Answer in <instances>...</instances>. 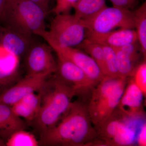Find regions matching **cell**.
Returning a JSON list of instances; mask_svg holds the SVG:
<instances>
[{
	"label": "cell",
	"instance_id": "cell-1",
	"mask_svg": "<svg viewBox=\"0 0 146 146\" xmlns=\"http://www.w3.org/2000/svg\"><path fill=\"white\" fill-rule=\"evenodd\" d=\"M87 109V101L82 98L72 103L56 125L40 136L39 145L48 146H94L98 138Z\"/></svg>",
	"mask_w": 146,
	"mask_h": 146
},
{
	"label": "cell",
	"instance_id": "cell-13",
	"mask_svg": "<svg viewBox=\"0 0 146 146\" xmlns=\"http://www.w3.org/2000/svg\"><path fill=\"white\" fill-rule=\"evenodd\" d=\"M143 94L131 77L127 78V82L117 108L127 115L132 117L146 116L143 101Z\"/></svg>",
	"mask_w": 146,
	"mask_h": 146
},
{
	"label": "cell",
	"instance_id": "cell-16",
	"mask_svg": "<svg viewBox=\"0 0 146 146\" xmlns=\"http://www.w3.org/2000/svg\"><path fill=\"white\" fill-rule=\"evenodd\" d=\"M25 96L11 106L14 114L31 123L39 112L42 100V90Z\"/></svg>",
	"mask_w": 146,
	"mask_h": 146
},
{
	"label": "cell",
	"instance_id": "cell-11",
	"mask_svg": "<svg viewBox=\"0 0 146 146\" xmlns=\"http://www.w3.org/2000/svg\"><path fill=\"white\" fill-rule=\"evenodd\" d=\"M51 47L57 56L70 60L95 83H98L104 76L95 60L85 52L74 47Z\"/></svg>",
	"mask_w": 146,
	"mask_h": 146
},
{
	"label": "cell",
	"instance_id": "cell-2",
	"mask_svg": "<svg viewBox=\"0 0 146 146\" xmlns=\"http://www.w3.org/2000/svg\"><path fill=\"white\" fill-rule=\"evenodd\" d=\"M42 100L37 115L31 123L43 135L54 127L67 112L76 92L54 74L42 90Z\"/></svg>",
	"mask_w": 146,
	"mask_h": 146
},
{
	"label": "cell",
	"instance_id": "cell-14",
	"mask_svg": "<svg viewBox=\"0 0 146 146\" xmlns=\"http://www.w3.org/2000/svg\"><path fill=\"white\" fill-rule=\"evenodd\" d=\"M100 44L117 48L138 42L136 31L121 28L104 33H94L86 30L85 38Z\"/></svg>",
	"mask_w": 146,
	"mask_h": 146
},
{
	"label": "cell",
	"instance_id": "cell-10",
	"mask_svg": "<svg viewBox=\"0 0 146 146\" xmlns=\"http://www.w3.org/2000/svg\"><path fill=\"white\" fill-rule=\"evenodd\" d=\"M50 76L27 74L0 95V104L12 106L28 94L39 92L44 88Z\"/></svg>",
	"mask_w": 146,
	"mask_h": 146
},
{
	"label": "cell",
	"instance_id": "cell-19",
	"mask_svg": "<svg viewBox=\"0 0 146 146\" xmlns=\"http://www.w3.org/2000/svg\"><path fill=\"white\" fill-rule=\"evenodd\" d=\"M19 65L0 61V95L13 86L21 79Z\"/></svg>",
	"mask_w": 146,
	"mask_h": 146
},
{
	"label": "cell",
	"instance_id": "cell-21",
	"mask_svg": "<svg viewBox=\"0 0 146 146\" xmlns=\"http://www.w3.org/2000/svg\"><path fill=\"white\" fill-rule=\"evenodd\" d=\"M78 46H80L95 60L103 74L104 76H107L104 51L102 45L84 39Z\"/></svg>",
	"mask_w": 146,
	"mask_h": 146
},
{
	"label": "cell",
	"instance_id": "cell-6",
	"mask_svg": "<svg viewBox=\"0 0 146 146\" xmlns=\"http://www.w3.org/2000/svg\"><path fill=\"white\" fill-rule=\"evenodd\" d=\"M145 120L146 116L132 117L117 108L103 122L95 127L98 138L94 146H110L111 143L122 138Z\"/></svg>",
	"mask_w": 146,
	"mask_h": 146
},
{
	"label": "cell",
	"instance_id": "cell-7",
	"mask_svg": "<svg viewBox=\"0 0 146 146\" xmlns=\"http://www.w3.org/2000/svg\"><path fill=\"white\" fill-rule=\"evenodd\" d=\"M83 21L86 31L94 33H104L117 27L135 29L132 10L116 7L106 6Z\"/></svg>",
	"mask_w": 146,
	"mask_h": 146
},
{
	"label": "cell",
	"instance_id": "cell-17",
	"mask_svg": "<svg viewBox=\"0 0 146 146\" xmlns=\"http://www.w3.org/2000/svg\"><path fill=\"white\" fill-rule=\"evenodd\" d=\"M26 125L23 120L14 114L11 106L0 104V137L5 142L13 132L25 129Z\"/></svg>",
	"mask_w": 146,
	"mask_h": 146
},
{
	"label": "cell",
	"instance_id": "cell-22",
	"mask_svg": "<svg viewBox=\"0 0 146 146\" xmlns=\"http://www.w3.org/2000/svg\"><path fill=\"white\" fill-rule=\"evenodd\" d=\"M39 141L34 134L25 129L13 132L5 142L7 146H38Z\"/></svg>",
	"mask_w": 146,
	"mask_h": 146
},
{
	"label": "cell",
	"instance_id": "cell-25",
	"mask_svg": "<svg viewBox=\"0 0 146 146\" xmlns=\"http://www.w3.org/2000/svg\"><path fill=\"white\" fill-rule=\"evenodd\" d=\"M77 0H56V4L52 11L56 14L69 13Z\"/></svg>",
	"mask_w": 146,
	"mask_h": 146
},
{
	"label": "cell",
	"instance_id": "cell-8",
	"mask_svg": "<svg viewBox=\"0 0 146 146\" xmlns=\"http://www.w3.org/2000/svg\"><path fill=\"white\" fill-rule=\"evenodd\" d=\"M57 57V69L54 74L73 87L79 98L89 99L91 91L97 84L70 60L60 56Z\"/></svg>",
	"mask_w": 146,
	"mask_h": 146
},
{
	"label": "cell",
	"instance_id": "cell-29",
	"mask_svg": "<svg viewBox=\"0 0 146 146\" xmlns=\"http://www.w3.org/2000/svg\"><path fill=\"white\" fill-rule=\"evenodd\" d=\"M6 0H0V18L2 14L3 10L5 6Z\"/></svg>",
	"mask_w": 146,
	"mask_h": 146
},
{
	"label": "cell",
	"instance_id": "cell-30",
	"mask_svg": "<svg viewBox=\"0 0 146 146\" xmlns=\"http://www.w3.org/2000/svg\"><path fill=\"white\" fill-rule=\"evenodd\" d=\"M5 141H4L2 138L0 137V146H5Z\"/></svg>",
	"mask_w": 146,
	"mask_h": 146
},
{
	"label": "cell",
	"instance_id": "cell-26",
	"mask_svg": "<svg viewBox=\"0 0 146 146\" xmlns=\"http://www.w3.org/2000/svg\"><path fill=\"white\" fill-rule=\"evenodd\" d=\"M139 0H110L113 6L131 10L138 5Z\"/></svg>",
	"mask_w": 146,
	"mask_h": 146
},
{
	"label": "cell",
	"instance_id": "cell-9",
	"mask_svg": "<svg viewBox=\"0 0 146 146\" xmlns=\"http://www.w3.org/2000/svg\"><path fill=\"white\" fill-rule=\"evenodd\" d=\"M52 50L48 44L33 43L25 54L27 74H54L57 69V62L53 55Z\"/></svg>",
	"mask_w": 146,
	"mask_h": 146
},
{
	"label": "cell",
	"instance_id": "cell-18",
	"mask_svg": "<svg viewBox=\"0 0 146 146\" xmlns=\"http://www.w3.org/2000/svg\"><path fill=\"white\" fill-rule=\"evenodd\" d=\"M106 6L105 0H77L73 7L74 14L80 19L86 20Z\"/></svg>",
	"mask_w": 146,
	"mask_h": 146
},
{
	"label": "cell",
	"instance_id": "cell-5",
	"mask_svg": "<svg viewBox=\"0 0 146 146\" xmlns=\"http://www.w3.org/2000/svg\"><path fill=\"white\" fill-rule=\"evenodd\" d=\"M86 29L83 20L70 13L56 14L49 29L40 36L51 47H74L85 38Z\"/></svg>",
	"mask_w": 146,
	"mask_h": 146
},
{
	"label": "cell",
	"instance_id": "cell-12",
	"mask_svg": "<svg viewBox=\"0 0 146 146\" xmlns=\"http://www.w3.org/2000/svg\"><path fill=\"white\" fill-rule=\"evenodd\" d=\"M114 49L120 77H131L138 65L146 60L138 42Z\"/></svg>",
	"mask_w": 146,
	"mask_h": 146
},
{
	"label": "cell",
	"instance_id": "cell-4",
	"mask_svg": "<svg viewBox=\"0 0 146 146\" xmlns=\"http://www.w3.org/2000/svg\"><path fill=\"white\" fill-rule=\"evenodd\" d=\"M127 78L104 76L93 88L87 102V109L94 127L112 114L117 106Z\"/></svg>",
	"mask_w": 146,
	"mask_h": 146
},
{
	"label": "cell",
	"instance_id": "cell-23",
	"mask_svg": "<svg viewBox=\"0 0 146 146\" xmlns=\"http://www.w3.org/2000/svg\"><path fill=\"white\" fill-rule=\"evenodd\" d=\"M104 51L108 76L112 77H119L115 49L102 45Z\"/></svg>",
	"mask_w": 146,
	"mask_h": 146
},
{
	"label": "cell",
	"instance_id": "cell-15",
	"mask_svg": "<svg viewBox=\"0 0 146 146\" xmlns=\"http://www.w3.org/2000/svg\"><path fill=\"white\" fill-rule=\"evenodd\" d=\"M31 38L0 25V46L17 57L25 55L33 44Z\"/></svg>",
	"mask_w": 146,
	"mask_h": 146
},
{
	"label": "cell",
	"instance_id": "cell-24",
	"mask_svg": "<svg viewBox=\"0 0 146 146\" xmlns=\"http://www.w3.org/2000/svg\"><path fill=\"white\" fill-rule=\"evenodd\" d=\"M131 77L136 85L143 94L146 95V62L144 60L136 68Z\"/></svg>",
	"mask_w": 146,
	"mask_h": 146
},
{
	"label": "cell",
	"instance_id": "cell-3",
	"mask_svg": "<svg viewBox=\"0 0 146 146\" xmlns=\"http://www.w3.org/2000/svg\"><path fill=\"white\" fill-rule=\"evenodd\" d=\"M48 13L29 0H6L0 18L4 26L32 38L46 31Z\"/></svg>",
	"mask_w": 146,
	"mask_h": 146
},
{
	"label": "cell",
	"instance_id": "cell-20",
	"mask_svg": "<svg viewBox=\"0 0 146 146\" xmlns=\"http://www.w3.org/2000/svg\"><path fill=\"white\" fill-rule=\"evenodd\" d=\"M134 16L138 42L143 52L144 57L146 56V3H144L137 9L132 11Z\"/></svg>",
	"mask_w": 146,
	"mask_h": 146
},
{
	"label": "cell",
	"instance_id": "cell-27",
	"mask_svg": "<svg viewBox=\"0 0 146 146\" xmlns=\"http://www.w3.org/2000/svg\"><path fill=\"white\" fill-rule=\"evenodd\" d=\"M146 124V123L141 127L138 132L137 138V145L140 146H145Z\"/></svg>",
	"mask_w": 146,
	"mask_h": 146
},
{
	"label": "cell",
	"instance_id": "cell-28",
	"mask_svg": "<svg viewBox=\"0 0 146 146\" xmlns=\"http://www.w3.org/2000/svg\"><path fill=\"white\" fill-rule=\"evenodd\" d=\"M36 4L42 7L46 13H48L49 11L50 1V0H29Z\"/></svg>",
	"mask_w": 146,
	"mask_h": 146
}]
</instances>
